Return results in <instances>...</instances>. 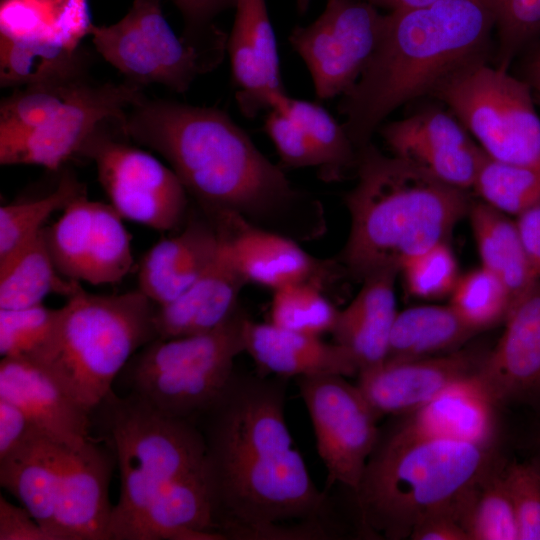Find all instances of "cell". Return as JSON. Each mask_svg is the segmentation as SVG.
<instances>
[{"label": "cell", "mask_w": 540, "mask_h": 540, "mask_svg": "<svg viewBox=\"0 0 540 540\" xmlns=\"http://www.w3.org/2000/svg\"><path fill=\"white\" fill-rule=\"evenodd\" d=\"M287 381L234 371L195 421L224 539L255 540L273 525L310 519L338 524L330 490L316 487L293 446L285 420Z\"/></svg>", "instance_id": "obj_1"}, {"label": "cell", "mask_w": 540, "mask_h": 540, "mask_svg": "<svg viewBox=\"0 0 540 540\" xmlns=\"http://www.w3.org/2000/svg\"><path fill=\"white\" fill-rule=\"evenodd\" d=\"M124 130L166 159L207 216L233 213L296 241L325 232L322 204L297 189L224 111L144 98L128 111Z\"/></svg>", "instance_id": "obj_2"}, {"label": "cell", "mask_w": 540, "mask_h": 540, "mask_svg": "<svg viewBox=\"0 0 540 540\" xmlns=\"http://www.w3.org/2000/svg\"><path fill=\"white\" fill-rule=\"evenodd\" d=\"M502 0H439L385 13L380 41L338 109L358 150L396 109L432 96L467 65L488 60Z\"/></svg>", "instance_id": "obj_3"}, {"label": "cell", "mask_w": 540, "mask_h": 540, "mask_svg": "<svg viewBox=\"0 0 540 540\" xmlns=\"http://www.w3.org/2000/svg\"><path fill=\"white\" fill-rule=\"evenodd\" d=\"M357 181L346 194L349 234L340 263L362 281L397 269L411 257L447 242L472 204L453 187L410 162L383 154L371 142L357 150Z\"/></svg>", "instance_id": "obj_4"}, {"label": "cell", "mask_w": 540, "mask_h": 540, "mask_svg": "<svg viewBox=\"0 0 540 540\" xmlns=\"http://www.w3.org/2000/svg\"><path fill=\"white\" fill-rule=\"evenodd\" d=\"M497 463L492 446L417 435L399 425L380 431L353 493L361 530L399 540L434 512L462 513L471 491Z\"/></svg>", "instance_id": "obj_5"}, {"label": "cell", "mask_w": 540, "mask_h": 540, "mask_svg": "<svg viewBox=\"0 0 540 540\" xmlns=\"http://www.w3.org/2000/svg\"><path fill=\"white\" fill-rule=\"evenodd\" d=\"M156 310L138 289L102 295L80 285L59 308L46 342L27 359L92 414L133 355L158 338Z\"/></svg>", "instance_id": "obj_6"}, {"label": "cell", "mask_w": 540, "mask_h": 540, "mask_svg": "<svg viewBox=\"0 0 540 540\" xmlns=\"http://www.w3.org/2000/svg\"><path fill=\"white\" fill-rule=\"evenodd\" d=\"M120 475L108 540H134L156 499L179 478L207 465L204 437L193 422L171 417L111 391L93 411Z\"/></svg>", "instance_id": "obj_7"}, {"label": "cell", "mask_w": 540, "mask_h": 540, "mask_svg": "<svg viewBox=\"0 0 540 540\" xmlns=\"http://www.w3.org/2000/svg\"><path fill=\"white\" fill-rule=\"evenodd\" d=\"M248 319L238 306L210 331L148 343L119 375L127 394L195 423L228 384L234 359L245 352Z\"/></svg>", "instance_id": "obj_8"}, {"label": "cell", "mask_w": 540, "mask_h": 540, "mask_svg": "<svg viewBox=\"0 0 540 540\" xmlns=\"http://www.w3.org/2000/svg\"><path fill=\"white\" fill-rule=\"evenodd\" d=\"M432 97L460 121L483 152L516 164L540 163V118L531 87L488 60L467 65Z\"/></svg>", "instance_id": "obj_9"}, {"label": "cell", "mask_w": 540, "mask_h": 540, "mask_svg": "<svg viewBox=\"0 0 540 540\" xmlns=\"http://www.w3.org/2000/svg\"><path fill=\"white\" fill-rule=\"evenodd\" d=\"M96 51L125 75L143 86L159 84L177 93L216 68L226 44H203L178 37L163 15L160 0H134L128 12L111 25L93 24Z\"/></svg>", "instance_id": "obj_10"}, {"label": "cell", "mask_w": 540, "mask_h": 540, "mask_svg": "<svg viewBox=\"0 0 540 540\" xmlns=\"http://www.w3.org/2000/svg\"><path fill=\"white\" fill-rule=\"evenodd\" d=\"M126 116L99 126L80 155L95 162L109 204L123 219L156 231L176 230L187 218L189 195L171 167L129 143Z\"/></svg>", "instance_id": "obj_11"}, {"label": "cell", "mask_w": 540, "mask_h": 540, "mask_svg": "<svg viewBox=\"0 0 540 540\" xmlns=\"http://www.w3.org/2000/svg\"><path fill=\"white\" fill-rule=\"evenodd\" d=\"M385 14L364 0H327L307 26H295L289 42L304 61L315 95L328 100L356 84L380 41Z\"/></svg>", "instance_id": "obj_12"}, {"label": "cell", "mask_w": 540, "mask_h": 540, "mask_svg": "<svg viewBox=\"0 0 540 540\" xmlns=\"http://www.w3.org/2000/svg\"><path fill=\"white\" fill-rule=\"evenodd\" d=\"M295 383L327 471L325 490L340 485L355 493L378 441V417L358 386L344 376L297 377Z\"/></svg>", "instance_id": "obj_13"}, {"label": "cell", "mask_w": 540, "mask_h": 540, "mask_svg": "<svg viewBox=\"0 0 540 540\" xmlns=\"http://www.w3.org/2000/svg\"><path fill=\"white\" fill-rule=\"evenodd\" d=\"M110 205L87 195L72 202L52 225L45 240L60 275L92 285L121 281L133 265L130 235Z\"/></svg>", "instance_id": "obj_14"}, {"label": "cell", "mask_w": 540, "mask_h": 540, "mask_svg": "<svg viewBox=\"0 0 540 540\" xmlns=\"http://www.w3.org/2000/svg\"><path fill=\"white\" fill-rule=\"evenodd\" d=\"M145 98L142 86L92 81L45 124L11 140L0 142L2 165H39L57 170L80 154L96 129L108 120L124 117Z\"/></svg>", "instance_id": "obj_15"}, {"label": "cell", "mask_w": 540, "mask_h": 540, "mask_svg": "<svg viewBox=\"0 0 540 540\" xmlns=\"http://www.w3.org/2000/svg\"><path fill=\"white\" fill-rule=\"evenodd\" d=\"M379 131L392 155L453 187L472 189L484 152L449 110L430 106Z\"/></svg>", "instance_id": "obj_16"}, {"label": "cell", "mask_w": 540, "mask_h": 540, "mask_svg": "<svg viewBox=\"0 0 540 540\" xmlns=\"http://www.w3.org/2000/svg\"><path fill=\"white\" fill-rule=\"evenodd\" d=\"M115 457L92 438L65 446L55 514L59 540H108L114 505L109 484Z\"/></svg>", "instance_id": "obj_17"}, {"label": "cell", "mask_w": 540, "mask_h": 540, "mask_svg": "<svg viewBox=\"0 0 540 540\" xmlns=\"http://www.w3.org/2000/svg\"><path fill=\"white\" fill-rule=\"evenodd\" d=\"M484 356L470 350L411 359H386L362 370L356 385L373 412L383 416L409 415L456 380L478 371Z\"/></svg>", "instance_id": "obj_18"}, {"label": "cell", "mask_w": 540, "mask_h": 540, "mask_svg": "<svg viewBox=\"0 0 540 540\" xmlns=\"http://www.w3.org/2000/svg\"><path fill=\"white\" fill-rule=\"evenodd\" d=\"M234 8L226 51L238 107L245 117L254 118L262 110L273 109L287 93L266 0H236Z\"/></svg>", "instance_id": "obj_19"}, {"label": "cell", "mask_w": 540, "mask_h": 540, "mask_svg": "<svg viewBox=\"0 0 540 540\" xmlns=\"http://www.w3.org/2000/svg\"><path fill=\"white\" fill-rule=\"evenodd\" d=\"M208 217L247 283L273 290L304 281L322 286L331 270L290 237L250 224L233 213Z\"/></svg>", "instance_id": "obj_20"}, {"label": "cell", "mask_w": 540, "mask_h": 540, "mask_svg": "<svg viewBox=\"0 0 540 540\" xmlns=\"http://www.w3.org/2000/svg\"><path fill=\"white\" fill-rule=\"evenodd\" d=\"M503 323L500 339L476 372L498 405L540 390V281L512 304Z\"/></svg>", "instance_id": "obj_21"}, {"label": "cell", "mask_w": 540, "mask_h": 540, "mask_svg": "<svg viewBox=\"0 0 540 540\" xmlns=\"http://www.w3.org/2000/svg\"><path fill=\"white\" fill-rule=\"evenodd\" d=\"M0 398L18 406L39 433L59 444L73 447L91 438L92 414L27 358H1Z\"/></svg>", "instance_id": "obj_22"}, {"label": "cell", "mask_w": 540, "mask_h": 540, "mask_svg": "<svg viewBox=\"0 0 540 540\" xmlns=\"http://www.w3.org/2000/svg\"><path fill=\"white\" fill-rule=\"evenodd\" d=\"M221 246L212 220L192 217L176 235L155 243L138 267V290L157 306L190 288L214 263Z\"/></svg>", "instance_id": "obj_23"}, {"label": "cell", "mask_w": 540, "mask_h": 540, "mask_svg": "<svg viewBox=\"0 0 540 540\" xmlns=\"http://www.w3.org/2000/svg\"><path fill=\"white\" fill-rule=\"evenodd\" d=\"M245 352L261 376L297 378L316 375L357 376L359 368L351 354L339 344L324 342L319 336L258 323L246 322Z\"/></svg>", "instance_id": "obj_24"}, {"label": "cell", "mask_w": 540, "mask_h": 540, "mask_svg": "<svg viewBox=\"0 0 540 540\" xmlns=\"http://www.w3.org/2000/svg\"><path fill=\"white\" fill-rule=\"evenodd\" d=\"M497 406L474 373L451 383L427 404L405 415L399 426L417 435L492 446Z\"/></svg>", "instance_id": "obj_25"}, {"label": "cell", "mask_w": 540, "mask_h": 540, "mask_svg": "<svg viewBox=\"0 0 540 540\" xmlns=\"http://www.w3.org/2000/svg\"><path fill=\"white\" fill-rule=\"evenodd\" d=\"M397 269L372 273L351 302L338 311L331 331L334 342L354 358L359 372L385 361L391 330L398 314L395 281Z\"/></svg>", "instance_id": "obj_26"}, {"label": "cell", "mask_w": 540, "mask_h": 540, "mask_svg": "<svg viewBox=\"0 0 540 540\" xmlns=\"http://www.w3.org/2000/svg\"><path fill=\"white\" fill-rule=\"evenodd\" d=\"M245 284L247 281L221 241L218 256L209 269L175 300L157 306L158 338L171 339L214 329L238 307V296Z\"/></svg>", "instance_id": "obj_27"}, {"label": "cell", "mask_w": 540, "mask_h": 540, "mask_svg": "<svg viewBox=\"0 0 540 540\" xmlns=\"http://www.w3.org/2000/svg\"><path fill=\"white\" fill-rule=\"evenodd\" d=\"M65 445L38 431L0 459V484L59 540L55 514Z\"/></svg>", "instance_id": "obj_28"}, {"label": "cell", "mask_w": 540, "mask_h": 540, "mask_svg": "<svg viewBox=\"0 0 540 540\" xmlns=\"http://www.w3.org/2000/svg\"><path fill=\"white\" fill-rule=\"evenodd\" d=\"M93 26L88 0H1L0 37L77 50Z\"/></svg>", "instance_id": "obj_29"}, {"label": "cell", "mask_w": 540, "mask_h": 540, "mask_svg": "<svg viewBox=\"0 0 540 540\" xmlns=\"http://www.w3.org/2000/svg\"><path fill=\"white\" fill-rule=\"evenodd\" d=\"M481 266L506 287L512 304L538 281L515 220L483 201L472 202L468 214Z\"/></svg>", "instance_id": "obj_30"}, {"label": "cell", "mask_w": 540, "mask_h": 540, "mask_svg": "<svg viewBox=\"0 0 540 540\" xmlns=\"http://www.w3.org/2000/svg\"><path fill=\"white\" fill-rule=\"evenodd\" d=\"M476 334L449 304L409 307L396 316L386 359L411 360L447 354Z\"/></svg>", "instance_id": "obj_31"}, {"label": "cell", "mask_w": 540, "mask_h": 540, "mask_svg": "<svg viewBox=\"0 0 540 540\" xmlns=\"http://www.w3.org/2000/svg\"><path fill=\"white\" fill-rule=\"evenodd\" d=\"M80 282L57 271L45 240L44 229L24 247L0 262V309L42 304L50 293L69 297Z\"/></svg>", "instance_id": "obj_32"}, {"label": "cell", "mask_w": 540, "mask_h": 540, "mask_svg": "<svg viewBox=\"0 0 540 540\" xmlns=\"http://www.w3.org/2000/svg\"><path fill=\"white\" fill-rule=\"evenodd\" d=\"M88 67L18 88L0 105V142L45 124L89 83Z\"/></svg>", "instance_id": "obj_33"}, {"label": "cell", "mask_w": 540, "mask_h": 540, "mask_svg": "<svg viewBox=\"0 0 540 540\" xmlns=\"http://www.w3.org/2000/svg\"><path fill=\"white\" fill-rule=\"evenodd\" d=\"M273 109L290 117L306 133L319 156L318 174L323 181H339L356 168V147L343 124L321 105L284 94Z\"/></svg>", "instance_id": "obj_34"}, {"label": "cell", "mask_w": 540, "mask_h": 540, "mask_svg": "<svg viewBox=\"0 0 540 540\" xmlns=\"http://www.w3.org/2000/svg\"><path fill=\"white\" fill-rule=\"evenodd\" d=\"M88 53L58 45L0 37L1 87L20 88L88 67Z\"/></svg>", "instance_id": "obj_35"}, {"label": "cell", "mask_w": 540, "mask_h": 540, "mask_svg": "<svg viewBox=\"0 0 540 540\" xmlns=\"http://www.w3.org/2000/svg\"><path fill=\"white\" fill-rule=\"evenodd\" d=\"M86 195V187L73 173L62 176L57 187L42 198L0 208V262L34 239L49 217Z\"/></svg>", "instance_id": "obj_36"}, {"label": "cell", "mask_w": 540, "mask_h": 540, "mask_svg": "<svg viewBox=\"0 0 540 540\" xmlns=\"http://www.w3.org/2000/svg\"><path fill=\"white\" fill-rule=\"evenodd\" d=\"M503 465L497 463L465 502L461 523L469 540H519L517 518L504 479Z\"/></svg>", "instance_id": "obj_37"}, {"label": "cell", "mask_w": 540, "mask_h": 540, "mask_svg": "<svg viewBox=\"0 0 540 540\" xmlns=\"http://www.w3.org/2000/svg\"><path fill=\"white\" fill-rule=\"evenodd\" d=\"M472 190L484 203L515 218L540 198V163H509L484 153Z\"/></svg>", "instance_id": "obj_38"}, {"label": "cell", "mask_w": 540, "mask_h": 540, "mask_svg": "<svg viewBox=\"0 0 540 540\" xmlns=\"http://www.w3.org/2000/svg\"><path fill=\"white\" fill-rule=\"evenodd\" d=\"M338 311L323 293L321 285L311 281L297 282L274 290L270 323L320 337L331 333Z\"/></svg>", "instance_id": "obj_39"}, {"label": "cell", "mask_w": 540, "mask_h": 540, "mask_svg": "<svg viewBox=\"0 0 540 540\" xmlns=\"http://www.w3.org/2000/svg\"><path fill=\"white\" fill-rule=\"evenodd\" d=\"M449 305L478 334L504 322L511 298L504 284L480 266L460 275Z\"/></svg>", "instance_id": "obj_40"}, {"label": "cell", "mask_w": 540, "mask_h": 540, "mask_svg": "<svg viewBox=\"0 0 540 540\" xmlns=\"http://www.w3.org/2000/svg\"><path fill=\"white\" fill-rule=\"evenodd\" d=\"M400 273L411 295L428 300L450 296L460 277L457 260L447 242L411 257L401 266Z\"/></svg>", "instance_id": "obj_41"}, {"label": "cell", "mask_w": 540, "mask_h": 540, "mask_svg": "<svg viewBox=\"0 0 540 540\" xmlns=\"http://www.w3.org/2000/svg\"><path fill=\"white\" fill-rule=\"evenodd\" d=\"M59 308L42 304L19 309H0L1 357L27 358L50 336Z\"/></svg>", "instance_id": "obj_42"}, {"label": "cell", "mask_w": 540, "mask_h": 540, "mask_svg": "<svg viewBox=\"0 0 540 540\" xmlns=\"http://www.w3.org/2000/svg\"><path fill=\"white\" fill-rule=\"evenodd\" d=\"M494 65L509 70L540 34V0H502L497 19Z\"/></svg>", "instance_id": "obj_43"}, {"label": "cell", "mask_w": 540, "mask_h": 540, "mask_svg": "<svg viewBox=\"0 0 540 540\" xmlns=\"http://www.w3.org/2000/svg\"><path fill=\"white\" fill-rule=\"evenodd\" d=\"M519 529V540H540V465L534 461L503 465Z\"/></svg>", "instance_id": "obj_44"}, {"label": "cell", "mask_w": 540, "mask_h": 540, "mask_svg": "<svg viewBox=\"0 0 540 540\" xmlns=\"http://www.w3.org/2000/svg\"><path fill=\"white\" fill-rule=\"evenodd\" d=\"M264 130L273 142L282 167L320 169L319 156L306 133L290 117L272 109L267 114Z\"/></svg>", "instance_id": "obj_45"}, {"label": "cell", "mask_w": 540, "mask_h": 540, "mask_svg": "<svg viewBox=\"0 0 540 540\" xmlns=\"http://www.w3.org/2000/svg\"><path fill=\"white\" fill-rule=\"evenodd\" d=\"M184 20L183 35L197 43H218L227 35L216 27L215 18L234 8L236 0H171Z\"/></svg>", "instance_id": "obj_46"}, {"label": "cell", "mask_w": 540, "mask_h": 540, "mask_svg": "<svg viewBox=\"0 0 540 540\" xmlns=\"http://www.w3.org/2000/svg\"><path fill=\"white\" fill-rule=\"evenodd\" d=\"M0 540H54L24 506L0 496Z\"/></svg>", "instance_id": "obj_47"}, {"label": "cell", "mask_w": 540, "mask_h": 540, "mask_svg": "<svg viewBox=\"0 0 540 540\" xmlns=\"http://www.w3.org/2000/svg\"><path fill=\"white\" fill-rule=\"evenodd\" d=\"M412 540H469L461 523V511L447 509L422 519L413 529Z\"/></svg>", "instance_id": "obj_48"}, {"label": "cell", "mask_w": 540, "mask_h": 540, "mask_svg": "<svg viewBox=\"0 0 540 540\" xmlns=\"http://www.w3.org/2000/svg\"><path fill=\"white\" fill-rule=\"evenodd\" d=\"M35 431L37 430L18 406L0 398V459L17 448Z\"/></svg>", "instance_id": "obj_49"}, {"label": "cell", "mask_w": 540, "mask_h": 540, "mask_svg": "<svg viewBox=\"0 0 540 540\" xmlns=\"http://www.w3.org/2000/svg\"><path fill=\"white\" fill-rule=\"evenodd\" d=\"M514 220L530 265L540 280V198Z\"/></svg>", "instance_id": "obj_50"}, {"label": "cell", "mask_w": 540, "mask_h": 540, "mask_svg": "<svg viewBox=\"0 0 540 540\" xmlns=\"http://www.w3.org/2000/svg\"><path fill=\"white\" fill-rule=\"evenodd\" d=\"M530 44L533 45L525 58L521 78L540 97V34Z\"/></svg>", "instance_id": "obj_51"}, {"label": "cell", "mask_w": 540, "mask_h": 540, "mask_svg": "<svg viewBox=\"0 0 540 540\" xmlns=\"http://www.w3.org/2000/svg\"><path fill=\"white\" fill-rule=\"evenodd\" d=\"M388 12L408 11L429 6L439 0H364Z\"/></svg>", "instance_id": "obj_52"}, {"label": "cell", "mask_w": 540, "mask_h": 540, "mask_svg": "<svg viewBox=\"0 0 540 540\" xmlns=\"http://www.w3.org/2000/svg\"><path fill=\"white\" fill-rule=\"evenodd\" d=\"M312 0H296V9L299 14H304L308 10Z\"/></svg>", "instance_id": "obj_53"}, {"label": "cell", "mask_w": 540, "mask_h": 540, "mask_svg": "<svg viewBox=\"0 0 540 540\" xmlns=\"http://www.w3.org/2000/svg\"><path fill=\"white\" fill-rule=\"evenodd\" d=\"M536 461L539 463L540 465V439H539V454H538V457L536 458Z\"/></svg>", "instance_id": "obj_54"}]
</instances>
